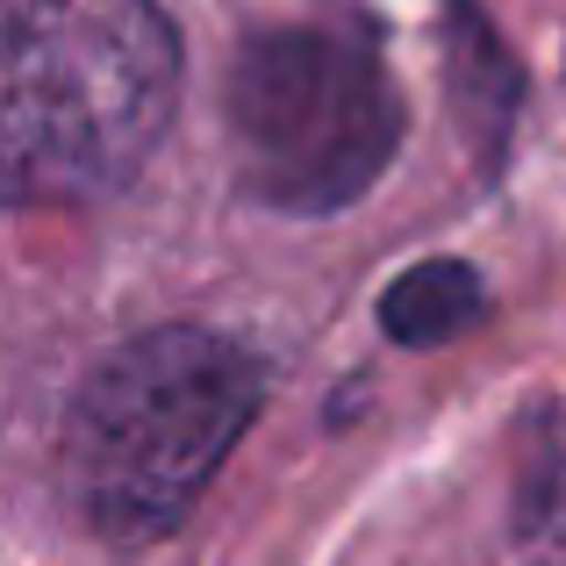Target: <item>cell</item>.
<instances>
[{"instance_id": "6da1fadb", "label": "cell", "mask_w": 566, "mask_h": 566, "mask_svg": "<svg viewBox=\"0 0 566 566\" xmlns=\"http://www.w3.org/2000/svg\"><path fill=\"white\" fill-rule=\"evenodd\" d=\"M172 94L180 36L158 0H0V216L123 187Z\"/></svg>"}, {"instance_id": "7a4b0ae2", "label": "cell", "mask_w": 566, "mask_h": 566, "mask_svg": "<svg viewBox=\"0 0 566 566\" xmlns=\"http://www.w3.org/2000/svg\"><path fill=\"white\" fill-rule=\"evenodd\" d=\"M265 401V366L237 337L144 331L94 366L65 416V481L101 538H166L208 495Z\"/></svg>"}, {"instance_id": "3957f363", "label": "cell", "mask_w": 566, "mask_h": 566, "mask_svg": "<svg viewBox=\"0 0 566 566\" xmlns=\"http://www.w3.org/2000/svg\"><path fill=\"white\" fill-rule=\"evenodd\" d=\"M401 101L366 22H280L230 65V151L280 216H337L387 172Z\"/></svg>"}, {"instance_id": "277c9868", "label": "cell", "mask_w": 566, "mask_h": 566, "mask_svg": "<svg viewBox=\"0 0 566 566\" xmlns=\"http://www.w3.org/2000/svg\"><path fill=\"white\" fill-rule=\"evenodd\" d=\"M444 51H452V86L459 108H467L473 151L495 172L502 151H510V115H516V65L502 51V36L488 29V14L473 0H444Z\"/></svg>"}, {"instance_id": "5b68a950", "label": "cell", "mask_w": 566, "mask_h": 566, "mask_svg": "<svg viewBox=\"0 0 566 566\" xmlns=\"http://www.w3.org/2000/svg\"><path fill=\"white\" fill-rule=\"evenodd\" d=\"M481 316H488V287L467 259H423L401 280H387V294H380V331L409 352L452 345Z\"/></svg>"}]
</instances>
